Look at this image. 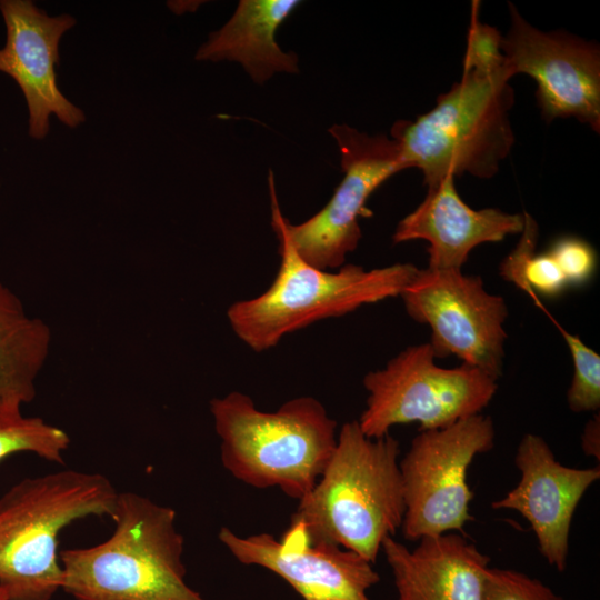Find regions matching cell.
<instances>
[{
  "label": "cell",
  "mask_w": 600,
  "mask_h": 600,
  "mask_svg": "<svg viewBox=\"0 0 600 600\" xmlns=\"http://www.w3.org/2000/svg\"><path fill=\"white\" fill-rule=\"evenodd\" d=\"M462 67L461 79L438 96L431 110L398 120L390 131L407 169H419L427 188L447 176L493 177L516 141L510 122L514 90L503 54L464 53Z\"/></svg>",
  "instance_id": "cell-1"
},
{
  "label": "cell",
  "mask_w": 600,
  "mask_h": 600,
  "mask_svg": "<svg viewBox=\"0 0 600 600\" xmlns=\"http://www.w3.org/2000/svg\"><path fill=\"white\" fill-rule=\"evenodd\" d=\"M400 443L369 438L358 420L341 426L329 462L290 521L310 543H331L374 563L382 542L403 522Z\"/></svg>",
  "instance_id": "cell-2"
},
{
  "label": "cell",
  "mask_w": 600,
  "mask_h": 600,
  "mask_svg": "<svg viewBox=\"0 0 600 600\" xmlns=\"http://www.w3.org/2000/svg\"><path fill=\"white\" fill-rule=\"evenodd\" d=\"M271 226L279 240L280 266L271 286L260 296L232 303L227 318L234 334L261 352L289 333L317 321L341 317L358 308L398 297L418 272L412 263L366 270L343 264L338 271L308 263L294 249L276 192L268 176Z\"/></svg>",
  "instance_id": "cell-3"
},
{
  "label": "cell",
  "mask_w": 600,
  "mask_h": 600,
  "mask_svg": "<svg viewBox=\"0 0 600 600\" xmlns=\"http://www.w3.org/2000/svg\"><path fill=\"white\" fill-rule=\"evenodd\" d=\"M112 534L59 552L61 589L74 600H207L186 582L177 513L136 492H118Z\"/></svg>",
  "instance_id": "cell-4"
},
{
  "label": "cell",
  "mask_w": 600,
  "mask_h": 600,
  "mask_svg": "<svg viewBox=\"0 0 600 600\" xmlns=\"http://www.w3.org/2000/svg\"><path fill=\"white\" fill-rule=\"evenodd\" d=\"M224 469L258 489L301 500L316 486L337 444V422L316 398L286 401L273 412L232 391L210 401Z\"/></svg>",
  "instance_id": "cell-5"
},
{
  "label": "cell",
  "mask_w": 600,
  "mask_h": 600,
  "mask_svg": "<svg viewBox=\"0 0 600 600\" xmlns=\"http://www.w3.org/2000/svg\"><path fill=\"white\" fill-rule=\"evenodd\" d=\"M118 491L74 469L26 478L0 497V587L9 600H51L62 586L59 534L87 517H110Z\"/></svg>",
  "instance_id": "cell-6"
},
{
  "label": "cell",
  "mask_w": 600,
  "mask_h": 600,
  "mask_svg": "<svg viewBox=\"0 0 600 600\" xmlns=\"http://www.w3.org/2000/svg\"><path fill=\"white\" fill-rule=\"evenodd\" d=\"M430 343L410 346L384 368L363 378L366 409L358 419L369 438L389 434L397 424L419 423V431L441 429L481 413L497 392V380L462 363L442 368Z\"/></svg>",
  "instance_id": "cell-7"
},
{
  "label": "cell",
  "mask_w": 600,
  "mask_h": 600,
  "mask_svg": "<svg viewBox=\"0 0 600 600\" xmlns=\"http://www.w3.org/2000/svg\"><path fill=\"white\" fill-rule=\"evenodd\" d=\"M493 442L492 419L481 413L441 429L419 431L399 461L406 502L401 528L407 540L464 532L472 520L468 468Z\"/></svg>",
  "instance_id": "cell-8"
},
{
  "label": "cell",
  "mask_w": 600,
  "mask_h": 600,
  "mask_svg": "<svg viewBox=\"0 0 600 600\" xmlns=\"http://www.w3.org/2000/svg\"><path fill=\"white\" fill-rule=\"evenodd\" d=\"M400 297L408 316L431 329L436 358L456 356L498 381L502 374L508 307L477 276L419 269Z\"/></svg>",
  "instance_id": "cell-9"
},
{
  "label": "cell",
  "mask_w": 600,
  "mask_h": 600,
  "mask_svg": "<svg viewBox=\"0 0 600 600\" xmlns=\"http://www.w3.org/2000/svg\"><path fill=\"white\" fill-rule=\"evenodd\" d=\"M344 173L329 202L308 220L287 231L297 252L310 264L341 268L361 239L359 217L369 197L390 177L407 169L399 143L384 134L369 136L348 124H333Z\"/></svg>",
  "instance_id": "cell-10"
},
{
  "label": "cell",
  "mask_w": 600,
  "mask_h": 600,
  "mask_svg": "<svg viewBox=\"0 0 600 600\" xmlns=\"http://www.w3.org/2000/svg\"><path fill=\"white\" fill-rule=\"evenodd\" d=\"M510 28L501 39L512 77L523 73L537 84L536 100L546 122L574 118L600 132V48L564 30L542 31L509 2Z\"/></svg>",
  "instance_id": "cell-11"
},
{
  "label": "cell",
  "mask_w": 600,
  "mask_h": 600,
  "mask_svg": "<svg viewBox=\"0 0 600 600\" xmlns=\"http://www.w3.org/2000/svg\"><path fill=\"white\" fill-rule=\"evenodd\" d=\"M6 26V43L0 48V71L21 89L29 113V136L41 140L50 130V117L76 128L86 121L84 112L58 87L56 66L62 36L76 19L62 13L49 16L29 0H0Z\"/></svg>",
  "instance_id": "cell-12"
},
{
  "label": "cell",
  "mask_w": 600,
  "mask_h": 600,
  "mask_svg": "<svg viewBox=\"0 0 600 600\" xmlns=\"http://www.w3.org/2000/svg\"><path fill=\"white\" fill-rule=\"evenodd\" d=\"M219 541L246 566H258L283 579L303 600H370L380 580L373 563L331 543H310L288 528L280 540L261 532L241 537L227 527Z\"/></svg>",
  "instance_id": "cell-13"
},
{
  "label": "cell",
  "mask_w": 600,
  "mask_h": 600,
  "mask_svg": "<svg viewBox=\"0 0 600 600\" xmlns=\"http://www.w3.org/2000/svg\"><path fill=\"white\" fill-rule=\"evenodd\" d=\"M518 484L493 509L519 512L531 526L541 554L558 571L567 567L574 511L587 490L600 478V468L577 469L557 461L540 436L527 433L516 452Z\"/></svg>",
  "instance_id": "cell-14"
},
{
  "label": "cell",
  "mask_w": 600,
  "mask_h": 600,
  "mask_svg": "<svg viewBox=\"0 0 600 600\" xmlns=\"http://www.w3.org/2000/svg\"><path fill=\"white\" fill-rule=\"evenodd\" d=\"M454 180L447 176L429 187L422 202L399 221L392 234L393 244L427 241L431 270H462L476 247L521 233L524 226L523 213L469 207L460 198Z\"/></svg>",
  "instance_id": "cell-15"
},
{
  "label": "cell",
  "mask_w": 600,
  "mask_h": 600,
  "mask_svg": "<svg viewBox=\"0 0 600 600\" xmlns=\"http://www.w3.org/2000/svg\"><path fill=\"white\" fill-rule=\"evenodd\" d=\"M381 551L398 600H482L490 558L458 532L423 537L410 550L388 537Z\"/></svg>",
  "instance_id": "cell-16"
},
{
  "label": "cell",
  "mask_w": 600,
  "mask_h": 600,
  "mask_svg": "<svg viewBox=\"0 0 600 600\" xmlns=\"http://www.w3.org/2000/svg\"><path fill=\"white\" fill-rule=\"evenodd\" d=\"M299 3L297 0H241L229 21L200 46L196 60L239 62L258 84L277 72L298 73L297 54L282 51L276 41V31Z\"/></svg>",
  "instance_id": "cell-17"
},
{
  "label": "cell",
  "mask_w": 600,
  "mask_h": 600,
  "mask_svg": "<svg viewBox=\"0 0 600 600\" xmlns=\"http://www.w3.org/2000/svg\"><path fill=\"white\" fill-rule=\"evenodd\" d=\"M50 327L31 317L0 281V420L17 418L36 397V380L51 347Z\"/></svg>",
  "instance_id": "cell-18"
},
{
  "label": "cell",
  "mask_w": 600,
  "mask_h": 600,
  "mask_svg": "<svg viewBox=\"0 0 600 600\" xmlns=\"http://www.w3.org/2000/svg\"><path fill=\"white\" fill-rule=\"evenodd\" d=\"M69 446V434L42 418L21 414L0 420V461L14 453L30 452L46 461L63 464V452Z\"/></svg>",
  "instance_id": "cell-19"
},
{
  "label": "cell",
  "mask_w": 600,
  "mask_h": 600,
  "mask_svg": "<svg viewBox=\"0 0 600 600\" xmlns=\"http://www.w3.org/2000/svg\"><path fill=\"white\" fill-rule=\"evenodd\" d=\"M573 360V377L567 402L574 412L598 411L600 408V356L576 334L557 322Z\"/></svg>",
  "instance_id": "cell-20"
},
{
  "label": "cell",
  "mask_w": 600,
  "mask_h": 600,
  "mask_svg": "<svg viewBox=\"0 0 600 600\" xmlns=\"http://www.w3.org/2000/svg\"><path fill=\"white\" fill-rule=\"evenodd\" d=\"M482 600H563L536 578L512 569L489 568Z\"/></svg>",
  "instance_id": "cell-21"
},
{
  "label": "cell",
  "mask_w": 600,
  "mask_h": 600,
  "mask_svg": "<svg viewBox=\"0 0 600 600\" xmlns=\"http://www.w3.org/2000/svg\"><path fill=\"white\" fill-rule=\"evenodd\" d=\"M548 252L554 258L568 284L587 282L596 269V251L578 237H562L556 240Z\"/></svg>",
  "instance_id": "cell-22"
},
{
  "label": "cell",
  "mask_w": 600,
  "mask_h": 600,
  "mask_svg": "<svg viewBox=\"0 0 600 600\" xmlns=\"http://www.w3.org/2000/svg\"><path fill=\"white\" fill-rule=\"evenodd\" d=\"M524 282L527 293L540 304L536 298V292L548 297L560 294L568 281L554 258L547 251L534 253L524 268Z\"/></svg>",
  "instance_id": "cell-23"
},
{
  "label": "cell",
  "mask_w": 600,
  "mask_h": 600,
  "mask_svg": "<svg viewBox=\"0 0 600 600\" xmlns=\"http://www.w3.org/2000/svg\"><path fill=\"white\" fill-rule=\"evenodd\" d=\"M524 226L516 248L504 258L500 264V274L527 293L524 282V268L536 253L539 228L534 218L529 212H523Z\"/></svg>",
  "instance_id": "cell-24"
},
{
  "label": "cell",
  "mask_w": 600,
  "mask_h": 600,
  "mask_svg": "<svg viewBox=\"0 0 600 600\" xmlns=\"http://www.w3.org/2000/svg\"><path fill=\"white\" fill-rule=\"evenodd\" d=\"M581 444L584 454L600 460V416L597 413L591 418L583 430Z\"/></svg>",
  "instance_id": "cell-25"
},
{
  "label": "cell",
  "mask_w": 600,
  "mask_h": 600,
  "mask_svg": "<svg viewBox=\"0 0 600 600\" xmlns=\"http://www.w3.org/2000/svg\"><path fill=\"white\" fill-rule=\"evenodd\" d=\"M0 600H9L8 592L2 587H0Z\"/></svg>",
  "instance_id": "cell-26"
}]
</instances>
